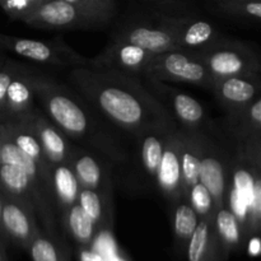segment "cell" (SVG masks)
<instances>
[{
  "label": "cell",
  "mask_w": 261,
  "mask_h": 261,
  "mask_svg": "<svg viewBox=\"0 0 261 261\" xmlns=\"http://www.w3.org/2000/svg\"><path fill=\"white\" fill-rule=\"evenodd\" d=\"M0 165H2V139H0Z\"/></svg>",
  "instance_id": "39"
},
{
  "label": "cell",
  "mask_w": 261,
  "mask_h": 261,
  "mask_svg": "<svg viewBox=\"0 0 261 261\" xmlns=\"http://www.w3.org/2000/svg\"><path fill=\"white\" fill-rule=\"evenodd\" d=\"M5 60H7V59H5L4 56H3V55H0V66H2L3 64L5 63Z\"/></svg>",
  "instance_id": "38"
},
{
  "label": "cell",
  "mask_w": 261,
  "mask_h": 261,
  "mask_svg": "<svg viewBox=\"0 0 261 261\" xmlns=\"http://www.w3.org/2000/svg\"><path fill=\"white\" fill-rule=\"evenodd\" d=\"M170 205L172 206V229L176 247L178 251L184 252L200 218L186 198L178 199Z\"/></svg>",
  "instance_id": "27"
},
{
  "label": "cell",
  "mask_w": 261,
  "mask_h": 261,
  "mask_svg": "<svg viewBox=\"0 0 261 261\" xmlns=\"http://www.w3.org/2000/svg\"><path fill=\"white\" fill-rule=\"evenodd\" d=\"M154 55L155 54L139 46L114 38L98 55L88 59L86 66L96 70L116 71L139 76Z\"/></svg>",
  "instance_id": "9"
},
{
  "label": "cell",
  "mask_w": 261,
  "mask_h": 261,
  "mask_svg": "<svg viewBox=\"0 0 261 261\" xmlns=\"http://www.w3.org/2000/svg\"><path fill=\"white\" fill-rule=\"evenodd\" d=\"M50 178L54 199L60 218L61 212L78 201L81 185L69 162L51 165Z\"/></svg>",
  "instance_id": "22"
},
{
  "label": "cell",
  "mask_w": 261,
  "mask_h": 261,
  "mask_svg": "<svg viewBox=\"0 0 261 261\" xmlns=\"http://www.w3.org/2000/svg\"><path fill=\"white\" fill-rule=\"evenodd\" d=\"M68 78L99 115L135 137L147 130L178 127L165 105L137 75L81 66L70 69Z\"/></svg>",
  "instance_id": "1"
},
{
  "label": "cell",
  "mask_w": 261,
  "mask_h": 261,
  "mask_svg": "<svg viewBox=\"0 0 261 261\" xmlns=\"http://www.w3.org/2000/svg\"><path fill=\"white\" fill-rule=\"evenodd\" d=\"M47 0H0V7L13 20H23Z\"/></svg>",
  "instance_id": "32"
},
{
  "label": "cell",
  "mask_w": 261,
  "mask_h": 261,
  "mask_svg": "<svg viewBox=\"0 0 261 261\" xmlns=\"http://www.w3.org/2000/svg\"><path fill=\"white\" fill-rule=\"evenodd\" d=\"M142 75L148 81L181 82L209 91L216 79L196 54L178 48L155 54L143 69Z\"/></svg>",
  "instance_id": "4"
},
{
  "label": "cell",
  "mask_w": 261,
  "mask_h": 261,
  "mask_svg": "<svg viewBox=\"0 0 261 261\" xmlns=\"http://www.w3.org/2000/svg\"><path fill=\"white\" fill-rule=\"evenodd\" d=\"M3 125H4L5 130L10 135L12 140L14 142V144L17 145L20 152L24 153L27 157L35 161L36 163H40V165L45 166L51 165L48 162L47 157L45 155V153H43L40 142H38L36 135L33 134V132L28 127L27 124H24V122L7 121L3 122Z\"/></svg>",
  "instance_id": "28"
},
{
  "label": "cell",
  "mask_w": 261,
  "mask_h": 261,
  "mask_svg": "<svg viewBox=\"0 0 261 261\" xmlns=\"http://www.w3.org/2000/svg\"><path fill=\"white\" fill-rule=\"evenodd\" d=\"M218 9L229 17L256 22H260L261 19L260 0H221L218 3Z\"/></svg>",
  "instance_id": "30"
},
{
  "label": "cell",
  "mask_w": 261,
  "mask_h": 261,
  "mask_svg": "<svg viewBox=\"0 0 261 261\" xmlns=\"http://www.w3.org/2000/svg\"><path fill=\"white\" fill-rule=\"evenodd\" d=\"M91 14L103 18L105 20L110 22L112 19L116 10V3L115 0H65Z\"/></svg>",
  "instance_id": "34"
},
{
  "label": "cell",
  "mask_w": 261,
  "mask_h": 261,
  "mask_svg": "<svg viewBox=\"0 0 261 261\" xmlns=\"http://www.w3.org/2000/svg\"><path fill=\"white\" fill-rule=\"evenodd\" d=\"M185 251L188 261H224L227 259L214 231L213 219H199Z\"/></svg>",
  "instance_id": "20"
},
{
  "label": "cell",
  "mask_w": 261,
  "mask_h": 261,
  "mask_svg": "<svg viewBox=\"0 0 261 261\" xmlns=\"http://www.w3.org/2000/svg\"><path fill=\"white\" fill-rule=\"evenodd\" d=\"M69 163L81 188L97 190L105 195H112L114 185L109 162L96 155L94 150L75 145Z\"/></svg>",
  "instance_id": "13"
},
{
  "label": "cell",
  "mask_w": 261,
  "mask_h": 261,
  "mask_svg": "<svg viewBox=\"0 0 261 261\" xmlns=\"http://www.w3.org/2000/svg\"><path fill=\"white\" fill-rule=\"evenodd\" d=\"M60 223L66 233L81 246H88L98 231V227L84 213L78 203L61 212Z\"/></svg>",
  "instance_id": "26"
},
{
  "label": "cell",
  "mask_w": 261,
  "mask_h": 261,
  "mask_svg": "<svg viewBox=\"0 0 261 261\" xmlns=\"http://www.w3.org/2000/svg\"><path fill=\"white\" fill-rule=\"evenodd\" d=\"M213 224L226 257L231 252L239 250L246 240L241 223L226 205L216 209Z\"/></svg>",
  "instance_id": "23"
},
{
  "label": "cell",
  "mask_w": 261,
  "mask_h": 261,
  "mask_svg": "<svg viewBox=\"0 0 261 261\" xmlns=\"http://www.w3.org/2000/svg\"><path fill=\"white\" fill-rule=\"evenodd\" d=\"M155 182L162 195L170 204L184 196L182 173L180 155V127L171 130L166 139L162 158L158 167Z\"/></svg>",
  "instance_id": "14"
},
{
  "label": "cell",
  "mask_w": 261,
  "mask_h": 261,
  "mask_svg": "<svg viewBox=\"0 0 261 261\" xmlns=\"http://www.w3.org/2000/svg\"><path fill=\"white\" fill-rule=\"evenodd\" d=\"M185 198L193 206L194 211L199 216L200 219H213L214 213H216V203L212 198L208 189L199 181L195 185L190 188V190L186 193Z\"/></svg>",
  "instance_id": "31"
},
{
  "label": "cell",
  "mask_w": 261,
  "mask_h": 261,
  "mask_svg": "<svg viewBox=\"0 0 261 261\" xmlns=\"http://www.w3.org/2000/svg\"><path fill=\"white\" fill-rule=\"evenodd\" d=\"M2 208H3V196H2V190H0V240L5 242L7 241V239H5L4 232H3V228H2Z\"/></svg>",
  "instance_id": "36"
},
{
  "label": "cell",
  "mask_w": 261,
  "mask_h": 261,
  "mask_svg": "<svg viewBox=\"0 0 261 261\" xmlns=\"http://www.w3.org/2000/svg\"><path fill=\"white\" fill-rule=\"evenodd\" d=\"M196 55L214 78L233 75L261 76L259 54L247 42L222 37Z\"/></svg>",
  "instance_id": "5"
},
{
  "label": "cell",
  "mask_w": 261,
  "mask_h": 261,
  "mask_svg": "<svg viewBox=\"0 0 261 261\" xmlns=\"http://www.w3.org/2000/svg\"><path fill=\"white\" fill-rule=\"evenodd\" d=\"M232 155L217 139L203 130L199 181L208 189L217 208L226 205Z\"/></svg>",
  "instance_id": "8"
},
{
  "label": "cell",
  "mask_w": 261,
  "mask_h": 261,
  "mask_svg": "<svg viewBox=\"0 0 261 261\" xmlns=\"http://www.w3.org/2000/svg\"><path fill=\"white\" fill-rule=\"evenodd\" d=\"M2 196V228L5 239L22 249H27L31 240L41 229L35 211L32 206L3 191Z\"/></svg>",
  "instance_id": "12"
},
{
  "label": "cell",
  "mask_w": 261,
  "mask_h": 261,
  "mask_svg": "<svg viewBox=\"0 0 261 261\" xmlns=\"http://www.w3.org/2000/svg\"><path fill=\"white\" fill-rule=\"evenodd\" d=\"M0 48L37 64L58 68H81L86 66L88 60L59 37L38 40L0 33Z\"/></svg>",
  "instance_id": "6"
},
{
  "label": "cell",
  "mask_w": 261,
  "mask_h": 261,
  "mask_svg": "<svg viewBox=\"0 0 261 261\" xmlns=\"http://www.w3.org/2000/svg\"><path fill=\"white\" fill-rule=\"evenodd\" d=\"M170 132L171 130L166 129H153L147 130L137 137L139 139V154L142 167L145 175L152 178L153 181H155L163 148H165L166 139H167Z\"/></svg>",
  "instance_id": "25"
},
{
  "label": "cell",
  "mask_w": 261,
  "mask_h": 261,
  "mask_svg": "<svg viewBox=\"0 0 261 261\" xmlns=\"http://www.w3.org/2000/svg\"><path fill=\"white\" fill-rule=\"evenodd\" d=\"M23 122L27 124L36 135L51 165L69 162L75 144L60 129H58L45 114L37 111Z\"/></svg>",
  "instance_id": "17"
},
{
  "label": "cell",
  "mask_w": 261,
  "mask_h": 261,
  "mask_svg": "<svg viewBox=\"0 0 261 261\" xmlns=\"http://www.w3.org/2000/svg\"><path fill=\"white\" fill-rule=\"evenodd\" d=\"M0 261H8L7 254H5V242L0 240Z\"/></svg>",
  "instance_id": "37"
},
{
  "label": "cell",
  "mask_w": 261,
  "mask_h": 261,
  "mask_svg": "<svg viewBox=\"0 0 261 261\" xmlns=\"http://www.w3.org/2000/svg\"><path fill=\"white\" fill-rule=\"evenodd\" d=\"M162 22L170 27L178 50L198 54L224 37L213 23L194 17H166Z\"/></svg>",
  "instance_id": "11"
},
{
  "label": "cell",
  "mask_w": 261,
  "mask_h": 261,
  "mask_svg": "<svg viewBox=\"0 0 261 261\" xmlns=\"http://www.w3.org/2000/svg\"><path fill=\"white\" fill-rule=\"evenodd\" d=\"M251 239L252 240H251V244H250V254L257 255L259 254V250H260L259 239H257V236H252Z\"/></svg>",
  "instance_id": "35"
},
{
  "label": "cell",
  "mask_w": 261,
  "mask_h": 261,
  "mask_svg": "<svg viewBox=\"0 0 261 261\" xmlns=\"http://www.w3.org/2000/svg\"><path fill=\"white\" fill-rule=\"evenodd\" d=\"M226 206L241 223L246 239L261 227V155L234 148L231 161Z\"/></svg>",
  "instance_id": "3"
},
{
  "label": "cell",
  "mask_w": 261,
  "mask_h": 261,
  "mask_svg": "<svg viewBox=\"0 0 261 261\" xmlns=\"http://www.w3.org/2000/svg\"><path fill=\"white\" fill-rule=\"evenodd\" d=\"M153 83V87L160 92L157 98L166 106V109L171 112L178 127L185 130H203L206 124V114L203 105L189 94L176 91L175 88H170L163 84L162 82L149 81Z\"/></svg>",
  "instance_id": "15"
},
{
  "label": "cell",
  "mask_w": 261,
  "mask_h": 261,
  "mask_svg": "<svg viewBox=\"0 0 261 261\" xmlns=\"http://www.w3.org/2000/svg\"><path fill=\"white\" fill-rule=\"evenodd\" d=\"M115 40L133 43V45L145 48L153 54L165 53V51L177 48L172 31L162 20L158 25H130V27L120 31L115 36Z\"/></svg>",
  "instance_id": "19"
},
{
  "label": "cell",
  "mask_w": 261,
  "mask_h": 261,
  "mask_svg": "<svg viewBox=\"0 0 261 261\" xmlns=\"http://www.w3.org/2000/svg\"><path fill=\"white\" fill-rule=\"evenodd\" d=\"M38 30H88L107 24L103 18L91 14L65 0H47L33 10L24 20Z\"/></svg>",
  "instance_id": "7"
},
{
  "label": "cell",
  "mask_w": 261,
  "mask_h": 261,
  "mask_svg": "<svg viewBox=\"0 0 261 261\" xmlns=\"http://www.w3.org/2000/svg\"><path fill=\"white\" fill-rule=\"evenodd\" d=\"M25 250L32 261H70L66 245L51 239L42 229L33 236Z\"/></svg>",
  "instance_id": "29"
},
{
  "label": "cell",
  "mask_w": 261,
  "mask_h": 261,
  "mask_svg": "<svg viewBox=\"0 0 261 261\" xmlns=\"http://www.w3.org/2000/svg\"><path fill=\"white\" fill-rule=\"evenodd\" d=\"M25 65L17 63L14 60H5L0 66V121L5 120V97H7L8 87L15 75L24 69Z\"/></svg>",
  "instance_id": "33"
},
{
  "label": "cell",
  "mask_w": 261,
  "mask_h": 261,
  "mask_svg": "<svg viewBox=\"0 0 261 261\" xmlns=\"http://www.w3.org/2000/svg\"><path fill=\"white\" fill-rule=\"evenodd\" d=\"M35 99L47 119L73 142L88 147L111 162H126L127 152L121 142L98 120L91 105L75 91L55 78L36 71L28 74Z\"/></svg>",
  "instance_id": "2"
},
{
  "label": "cell",
  "mask_w": 261,
  "mask_h": 261,
  "mask_svg": "<svg viewBox=\"0 0 261 261\" xmlns=\"http://www.w3.org/2000/svg\"><path fill=\"white\" fill-rule=\"evenodd\" d=\"M234 148L261 154V98L256 97L242 109L227 112L224 122Z\"/></svg>",
  "instance_id": "10"
},
{
  "label": "cell",
  "mask_w": 261,
  "mask_h": 261,
  "mask_svg": "<svg viewBox=\"0 0 261 261\" xmlns=\"http://www.w3.org/2000/svg\"><path fill=\"white\" fill-rule=\"evenodd\" d=\"M261 76L233 75L216 78L211 92L227 112L242 109L259 97Z\"/></svg>",
  "instance_id": "16"
},
{
  "label": "cell",
  "mask_w": 261,
  "mask_h": 261,
  "mask_svg": "<svg viewBox=\"0 0 261 261\" xmlns=\"http://www.w3.org/2000/svg\"><path fill=\"white\" fill-rule=\"evenodd\" d=\"M84 213L99 228H109L114 218V199L97 190L81 188L78 201Z\"/></svg>",
  "instance_id": "24"
},
{
  "label": "cell",
  "mask_w": 261,
  "mask_h": 261,
  "mask_svg": "<svg viewBox=\"0 0 261 261\" xmlns=\"http://www.w3.org/2000/svg\"><path fill=\"white\" fill-rule=\"evenodd\" d=\"M32 70L24 66L18 75L10 82L5 97V120L2 122H23L38 111L35 106V94L28 81V74Z\"/></svg>",
  "instance_id": "18"
},
{
  "label": "cell",
  "mask_w": 261,
  "mask_h": 261,
  "mask_svg": "<svg viewBox=\"0 0 261 261\" xmlns=\"http://www.w3.org/2000/svg\"><path fill=\"white\" fill-rule=\"evenodd\" d=\"M203 130H185L180 127V155L184 196L190 188L199 182Z\"/></svg>",
  "instance_id": "21"
}]
</instances>
